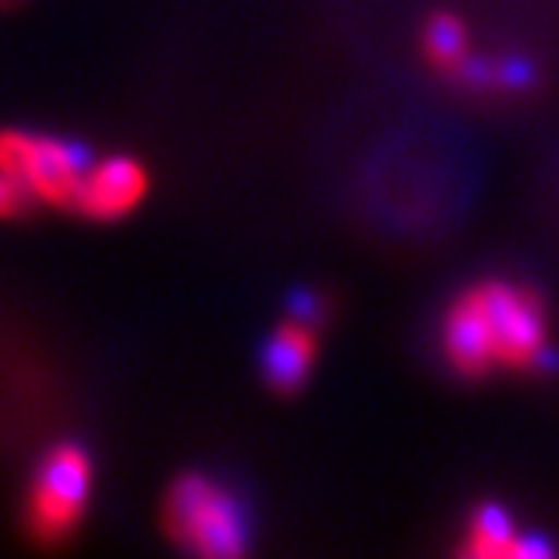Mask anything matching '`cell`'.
<instances>
[{
    "instance_id": "6da1fadb",
    "label": "cell",
    "mask_w": 559,
    "mask_h": 559,
    "mask_svg": "<svg viewBox=\"0 0 559 559\" xmlns=\"http://www.w3.org/2000/svg\"><path fill=\"white\" fill-rule=\"evenodd\" d=\"M444 355L463 377L547 367V314L516 283H479L460 293L444 318Z\"/></svg>"
},
{
    "instance_id": "7a4b0ae2",
    "label": "cell",
    "mask_w": 559,
    "mask_h": 559,
    "mask_svg": "<svg viewBox=\"0 0 559 559\" xmlns=\"http://www.w3.org/2000/svg\"><path fill=\"white\" fill-rule=\"evenodd\" d=\"M162 528L180 550L209 559H234L249 547L242 503L224 485L190 473L171 481L162 500Z\"/></svg>"
},
{
    "instance_id": "3957f363",
    "label": "cell",
    "mask_w": 559,
    "mask_h": 559,
    "mask_svg": "<svg viewBox=\"0 0 559 559\" xmlns=\"http://www.w3.org/2000/svg\"><path fill=\"white\" fill-rule=\"evenodd\" d=\"M94 488V460L75 441H60L38 463L25 495V535L57 547L79 532Z\"/></svg>"
},
{
    "instance_id": "277c9868",
    "label": "cell",
    "mask_w": 559,
    "mask_h": 559,
    "mask_svg": "<svg viewBox=\"0 0 559 559\" xmlns=\"http://www.w3.org/2000/svg\"><path fill=\"white\" fill-rule=\"evenodd\" d=\"M87 165L91 159L75 140L0 128V171L20 180L35 205L72 209Z\"/></svg>"
},
{
    "instance_id": "5b68a950",
    "label": "cell",
    "mask_w": 559,
    "mask_h": 559,
    "mask_svg": "<svg viewBox=\"0 0 559 559\" xmlns=\"http://www.w3.org/2000/svg\"><path fill=\"white\" fill-rule=\"evenodd\" d=\"M150 193V175L131 156H106L91 162L79 183L72 212L87 221L128 218Z\"/></svg>"
},
{
    "instance_id": "8992f818",
    "label": "cell",
    "mask_w": 559,
    "mask_h": 559,
    "mask_svg": "<svg viewBox=\"0 0 559 559\" xmlns=\"http://www.w3.org/2000/svg\"><path fill=\"white\" fill-rule=\"evenodd\" d=\"M314 360H318V320L293 314L280 323L274 336L264 345L261 370L271 389L296 392L301 382L308 380Z\"/></svg>"
},
{
    "instance_id": "52a82bcc",
    "label": "cell",
    "mask_w": 559,
    "mask_h": 559,
    "mask_svg": "<svg viewBox=\"0 0 559 559\" xmlns=\"http://www.w3.org/2000/svg\"><path fill=\"white\" fill-rule=\"evenodd\" d=\"M460 554L476 559H544L554 557V547L538 535L520 538L510 516L495 503H485L466 525Z\"/></svg>"
},
{
    "instance_id": "ba28073f",
    "label": "cell",
    "mask_w": 559,
    "mask_h": 559,
    "mask_svg": "<svg viewBox=\"0 0 559 559\" xmlns=\"http://www.w3.org/2000/svg\"><path fill=\"white\" fill-rule=\"evenodd\" d=\"M426 57L432 60V66H439L444 72L457 75L466 66V28L457 16L441 13L432 16L426 25Z\"/></svg>"
},
{
    "instance_id": "9c48e42d",
    "label": "cell",
    "mask_w": 559,
    "mask_h": 559,
    "mask_svg": "<svg viewBox=\"0 0 559 559\" xmlns=\"http://www.w3.org/2000/svg\"><path fill=\"white\" fill-rule=\"evenodd\" d=\"M32 205H35V200L20 180L7 175V171H0V221L22 218V215H28Z\"/></svg>"
},
{
    "instance_id": "30bf717a",
    "label": "cell",
    "mask_w": 559,
    "mask_h": 559,
    "mask_svg": "<svg viewBox=\"0 0 559 559\" xmlns=\"http://www.w3.org/2000/svg\"><path fill=\"white\" fill-rule=\"evenodd\" d=\"M498 81L500 84H507V87H522V84L532 81V69L520 60L503 62V66H498Z\"/></svg>"
}]
</instances>
